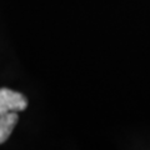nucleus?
Segmentation results:
<instances>
[{
    "instance_id": "nucleus-1",
    "label": "nucleus",
    "mask_w": 150,
    "mask_h": 150,
    "mask_svg": "<svg viewBox=\"0 0 150 150\" xmlns=\"http://www.w3.org/2000/svg\"><path fill=\"white\" fill-rule=\"evenodd\" d=\"M28 106L26 98L20 93L13 91L10 89H0V114L10 111H23Z\"/></svg>"
},
{
    "instance_id": "nucleus-2",
    "label": "nucleus",
    "mask_w": 150,
    "mask_h": 150,
    "mask_svg": "<svg viewBox=\"0 0 150 150\" xmlns=\"http://www.w3.org/2000/svg\"><path fill=\"white\" fill-rule=\"evenodd\" d=\"M19 120L16 111L5 112L0 114V144L5 143L10 137L11 131L15 128V125Z\"/></svg>"
}]
</instances>
